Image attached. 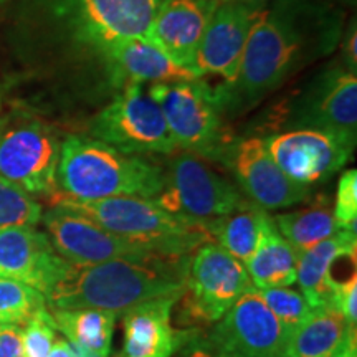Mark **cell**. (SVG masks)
I'll use <instances>...</instances> for the list:
<instances>
[{"mask_svg":"<svg viewBox=\"0 0 357 357\" xmlns=\"http://www.w3.org/2000/svg\"><path fill=\"white\" fill-rule=\"evenodd\" d=\"M342 13L323 0H273L257 17L238 75L218 86L223 116L255 108L307 66L336 50Z\"/></svg>","mask_w":357,"mask_h":357,"instance_id":"cell-1","label":"cell"},{"mask_svg":"<svg viewBox=\"0 0 357 357\" xmlns=\"http://www.w3.org/2000/svg\"><path fill=\"white\" fill-rule=\"evenodd\" d=\"M190 255L109 260L95 265L63 261L45 300L52 310H102L123 314L158 298H181Z\"/></svg>","mask_w":357,"mask_h":357,"instance_id":"cell-2","label":"cell"},{"mask_svg":"<svg viewBox=\"0 0 357 357\" xmlns=\"http://www.w3.org/2000/svg\"><path fill=\"white\" fill-rule=\"evenodd\" d=\"M162 187L164 169L142 155L124 154L91 136L71 134L61 141L55 200L154 199Z\"/></svg>","mask_w":357,"mask_h":357,"instance_id":"cell-3","label":"cell"},{"mask_svg":"<svg viewBox=\"0 0 357 357\" xmlns=\"http://www.w3.org/2000/svg\"><path fill=\"white\" fill-rule=\"evenodd\" d=\"M55 202L84 213L106 230L141 245L154 255H192L202 243L212 242L204 227L205 220L164 211L154 199L113 197L93 202L58 199Z\"/></svg>","mask_w":357,"mask_h":357,"instance_id":"cell-4","label":"cell"},{"mask_svg":"<svg viewBox=\"0 0 357 357\" xmlns=\"http://www.w3.org/2000/svg\"><path fill=\"white\" fill-rule=\"evenodd\" d=\"M265 131L318 129L354 142L357 139V78L342 65L323 68L283 98L261 119Z\"/></svg>","mask_w":357,"mask_h":357,"instance_id":"cell-5","label":"cell"},{"mask_svg":"<svg viewBox=\"0 0 357 357\" xmlns=\"http://www.w3.org/2000/svg\"><path fill=\"white\" fill-rule=\"evenodd\" d=\"M149 95L162 111L177 149L223 162L231 141L223 131L225 116L215 89L199 78L153 84Z\"/></svg>","mask_w":357,"mask_h":357,"instance_id":"cell-6","label":"cell"},{"mask_svg":"<svg viewBox=\"0 0 357 357\" xmlns=\"http://www.w3.org/2000/svg\"><path fill=\"white\" fill-rule=\"evenodd\" d=\"M61 141L50 124L12 111L0 116V177L30 195H56Z\"/></svg>","mask_w":357,"mask_h":357,"instance_id":"cell-7","label":"cell"},{"mask_svg":"<svg viewBox=\"0 0 357 357\" xmlns=\"http://www.w3.org/2000/svg\"><path fill=\"white\" fill-rule=\"evenodd\" d=\"M89 136L131 155L177 153L162 111L142 84L129 83L95 116Z\"/></svg>","mask_w":357,"mask_h":357,"instance_id":"cell-8","label":"cell"},{"mask_svg":"<svg viewBox=\"0 0 357 357\" xmlns=\"http://www.w3.org/2000/svg\"><path fill=\"white\" fill-rule=\"evenodd\" d=\"M245 265L215 242H205L190 255L182 296V318L192 326H212L245 293L253 289Z\"/></svg>","mask_w":357,"mask_h":357,"instance_id":"cell-9","label":"cell"},{"mask_svg":"<svg viewBox=\"0 0 357 357\" xmlns=\"http://www.w3.org/2000/svg\"><path fill=\"white\" fill-rule=\"evenodd\" d=\"M154 200L164 211L195 220L229 215L250 204L230 178L185 151L164 169V187Z\"/></svg>","mask_w":357,"mask_h":357,"instance_id":"cell-10","label":"cell"},{"mask_svg":"<svg viewBox=\"0 0 357 357\" xmlns=\"http://www.w3.org/2000/svg\"><path fill=\"white\" fill-rule=\"evenodd\" d=\"M42 222L58 255L77 265H95L123 258L142 260L160 257L106 230L93 218L61 202H55L47 212H43Z\"/></svg>","mask_w":357,"mask_h":357,"instance_id":"cell-11","label":"cell"},{"mask_svg":"<svg viewBox=\"0 0 357 357\" xmlns=\"http://www.w3.org/2000/svg\"><path fill=\"white\" fill-rule=\"evenodd\" d=\"M202 336L218 357H281L288 339L257 288L245 293Z\"/></svg>","mask_w":357,"mask_h":357,"instance_id":"cell-12","label":"cell"},{"mask_svg":"<svg viewBox=\"0 0 357 357\" xmlns=\"http://www.w3.org/2000/svg\"><path fill=\"white\" fill-rule=\"evenodd\" d=\"M263 139L284 176L310 189L341 171L356 147L344 137L318 129H293Z\"/></svg>","mask_w":357,"mask_h":357,"instance_id":"cell-13","label":"cell"},{"mask_svg":"<svg viewBox=\"0 0 357 357\" xmlns=\"http://www.w3.org/2000/svg\"><path fill=\"white\" fill-rule=\"evenodd\" d=\"M252 204L263 211H281L307 199L311 189L293 182L278 167L260 136L231 141L223 162Z\"/></svg>","mask_w":357,"mask_h":357,"instance_id":"cell-14","label":"cell"},{"mask_svg":"<svg viewBox=\"0 0 357 357\" xmlns=\"http://www.w3.org/2000/svg\"><path fill=\"white\" fill-rule=\"evenodd\" d=\"M162 0H65L78 37L105 53L128 38H147Z\"/></svg>","mask_w":357,"mask_h":357,"instance_id":"cell-15","label":"cell"},{"mask_svg":"<svg viewBox=\"0 0 357 357\" xmlns=\"http://www.w3.org/2000/svg\"><path fill=\"white\" fill-rule=\"evenodd\" d=\"M261 10L234 0L218 3L195 55L194 71L200 78L213 75L220 77L223 84L235 82L250 32Z\"/></svg>","mask_w":357,"mask_h":357,"instance_id":"cell-16","label":"cell"},{"mask_svg":"<svg viewBox=\"0 0 357 357\" xmlns=\"http://www.w3.org/2000/svg\"><path fill=\"white\" fill-rule=\"evenodd\" d=\"M215 0H162L151 24L149 35L177 65L194 70V61Z\"/></svg>","mask_w":357,"mask_h":357,"instance_id":"cell-17","label":"cell"},{"mask_svg":"<svg viewBox=\"0 0 357 357\" xmlns=\"http://www.w3.org/2000/svg\"><path fill=\"white\" fill-rule=\"evenodd\" d=\"M47 234L35 227H10L0 230V276L30 284L47 293L61 265Z\"/></svg>","mask_w":357,"mask_h":357,"instance_id":"cell-18","label":"cell"},{"mask_svg":"<svg viewBox=\"0 0 357 357\" xmlns=\"http://www.w3.org/2000/svg\"><path fill=\"white\" fill-rule=\"evenodd\" d=\"M177 296L158 298L124 311L123 357H172L192 336L172 324V310Z\"/></svg>","mask_w":357,"mask_h":357,"instance_id":"cell-19","label":"cell"},{"mask_svg":"<svg viewBox=\"0 0 357 357\" xmlns=\"http://www.w3.org/2000/svg\"><path fill=\"white\" fill-rule=\"evenodd\" d=\"M114 77L126 84L177 83L199 79L194 70L177 65L151 38H128L105 52Z\"/></svg>","mask_w":357,"mask_h":357,"instance_id":"cell-20","label":"cell"},{"mask_svg":"<svg viewBox=\"0 0 357 357\" xmlns=\"http://www.w3.org/2000/svg\"><path fill=\"white\" fill-rule=\"evenodd\" d=\"M356 344V324L331 306L312 307L287 339L281 357H344Z\"/></svg>","mask_w":357,"mask_h":357,"instance_id":"cell-21","label":"cell"},{"mask_svg":"<svg viewBox=\"0 0 357 357\" xmlns=\"http://www.w3.org/2000/svg\"><path fill=\"white\" fill-rule=\"evenodd\" d=\"M356 231L339 230L324 242L298 255L296 283L311 307L328 306L336 280L333 278L334 263L342 258H356Z\"/></svg>","mask_w":357,"mask_h":357,"instance_id":"cell-22","label":"cell"},{"mask_svg":"<svg viewBox=\"0 0 357 357\" xmlns=\"http://www.w3.org/2000/svg\"><path fill=\"white\" fill-rule=\"evenodd\" d=\"M298 255L276 229L271 215L263 223L260 243L243 263L257 289L293 287L296 283Z\"/></svg>","mask_w":357,"mask_h":357,"instance_id":"cell-23","label":"cell"},{"mask_svg":"<svg viewBox=\"0 0 357 357\" xmlns=\"http://www.w3.org/2000/svg\"><path fill=\"white\" fill-rule=\"evenodd\" d=\"M58 331L71 346L89 354L109 357L118 314L102 310H52Z\"/></svg>","mask_w":357,"mask_h":357,"instance_id":"cell-24","label":"cell"},{"mask_svg":"<svg viewBox=\"0 0 357 357\" xmlns=\"http://www.w3.org/2000/svg\"><path fill=\"white\" fill-rule=\"evenodd\" d=\"M270 215L266 211L250 202L229 215L205 220L204 227L212 242L245 263L253 255L263 234V223Z\"/></svg>","mask_w":357,"mask_h":357,"instance_id":"cell-25","label":"cell"},{"mask_svg":"<svg viewBox=\"0 0 357 357\" xmlns=\"http://www.w3.org/2000/svg\"><path fill=\"white\" fill-rule=\"evenodd\" d=\"M271 218L296 255H301L341 230L333 211L328 207H310L296 212L276 213Z\"/></svg>","mask_w":357,"mask_h":357,"instance_id":"cell-26","label":"cell"},{"mask_svg":"<svg viewBox=\"0 0 357 357\" xmlns=\"http://www.w3.org/2000/svg\"><path fill=\"white\" fill-rule=\"evenodd\" d=\"M45 307H48L47 300L38 289L0 276V324L24 326Z\"/></svg>","mask_w":357,"mask_h":357,"instance_id":"cell-27","label":"cell"},{"mask_svg":"<svg viewBox=\"0 0 357 357\" xmlns=\"http://www.w3.org/2000/svg\"><path fill=\"white\" fill-rule=\"evenodd\" d=\"M43 207L33 195L0 177V230L35 227L42 222Z\"/></svg>","mask_w":357,"mask_h":357,"instance_id":"cell-28","label":"cell"},{"mask_svg":"<svg viewBox=\"0 0 357 357\" xmlns=\"http://www.w3.org/2000/svg\"><path fill=\"white\" fill-rule=\"evenodd\" d=\"M258 293L288 336L310 318L312 307L307 305L305 296L298 289L291 287L266 288L258 289Z\"/></svg>","mask_w":357,"mask_h":357,"instance_id":"cell-29","label":"cell"},{"mask_svg":"<svg viewBox=\"0 0 357 357\" xmlns=\"http://www.w3.org/2000/svg\"><path fill=\"white\" fill-rule=\"evenodd\" d=\"M56 328L48 307L32 316L22 329L24 357H47L56 339Z\"/></svg>","mask_w":357,"mask_h":357,"instance_id":"cell-30","label":"cell"},{"mask_svg":"<svg viewBox=\"0 0 357 357\" xmlns=\"http://www.w3.org/2000/svg\"><path fill=\"white\" fill-rule=\"evenodd\" d=\"M333 215L336 218L339 229L356 231L357 223V172L349 169L341 174L337 181L336 202Z\"/></svg>","mask_w":357,"mask_h":357,"instance_id":"cell-31","label":"cell"},{"mask_svg":"<svg viewBox=\"0 0 357 357\" xmlns=\"http://www.w3.org/2000/svg\"><path fill=\"white\" fill-rule=\"evenodd\" d=\"M341 312L351 324L357 323V276L352 271L349 278L334 283L329 305Z\"/></svg>","mask_w":357,"mask_h":357,"instance_id":"cell-32","label":"cell"},{"mask_svg":"<svg viewBox=\"0 0 357 357\" xmlns=\"http://www.w3.org/2000/svg\"><path fill=\"white\" fill-rule=\"evenodd\" d=\"M0 357H24L19 326L0 324Z\"/></svg>","mask_w":357,"mask_h":357,"instance_id":"cell-33","label":"cell"},{"mask_svg":"<svg viewBox=\"0 0 357 357\" xmlns=\"http://www.w3.org/2000/svg\"><path fill=\"white\" fill-rule=\"evenodd\" d=\"M172 357H218L215 352L211 349V346L205 342L204 336L197 331L192 333V336L178 347L176 354Z\"/></svg>","mask_w":357,"mask_h":357,"instance_id":"cell-34","label":"cell"},{"mask_svg":"<svg viewBox=\"0 0 357 357\" xmlns=\"http://www.w3.org/2000/svg\"><path fill=\"white\" fill-rule=\"evenodd\" d=\"M342 66L347 71L356 75L357 71V26H356V20L352 19V22L347 26V32L344 37V45H342Z\"/></svg>","mask_w":357,"mask_h":357,"instance_id":"cell-35","label":"cell"},{"mask_svg":"<svg viewBox=\"0 0 357 357\" xmlns=\"http://www.w3.org/2000/svg\"><path fill=\"white\" fill-rule=\"evenodd\" d=\"M47 357H75V351L66 339H55Z\"/></svg>","mask_w":357,"mask_h":357,"instance_id":"cell-36","label":"cell"},{"mask_svg":"<svg viewBox=\"0 0 357 357\" xmlns=\"http://www.w3.org/2000/svg\"><path fill=\"white\" fill-rule=\"evenodd\" d=\"M234 2L243 3V6H247V7H252V8H257V10H261V8H265L268 6V2H270V0H234Z\"/></svg>","mask_w":357,"mask_h":357,"instance_id":"cell-37","label":"cell"},{"mask_svg":"<svg viewBox=\"0 0 357 357\" xmlns=\"http://www.w3.org/2000/svg\"><path fill=\"white\" fill-rule=\"evenodd\" d=\"M73 347V346H71ZM75 351V357H101V356H95V354H89V352H84L82 349H77V347H73Z\"/></svg>","mask_w":357,"mask_h":357,"instance_id":"cell-38","label":"cell"},{"mask_svg":"<svg viewBox=\"0 0 357 357\" xmlns=\"http://www.w3.org/2000/svg\"><path fill=\"white\" fill-rule=\"evenodd\" d=\"M344 357H357V347H352V349L347 352Z\"/></svg>","mask_w":357,"mask_h":357,"instance_id":"cell-39","label":"cell"},{"mask_svg":"<svg viewBox=\"0 0 357 357\" xmlns=\"http://www.w3.org/2000/svg\"><path fill=\"white\" fill-rule=\"evenodd\" d=\"M339 2H346V3H354V0H339Z\"/></svg>","mask_w":357,"mask_h":357,"instance_id":"cell-40","label":"cell"},{"mask_svg":"<svg viewBox=\"0 0 357 357\" xmlns=\"http://www.w3.org/2000/svg\"><path fill=\"white\" fill-rule=\"evenodd\" d=\"M215 2H218V3H222V2H230V0H215Z\"/></svg>","mask_w":357,"mask_h":357,"instance_id":"cell-41","label":"cell"}]
</instances>
